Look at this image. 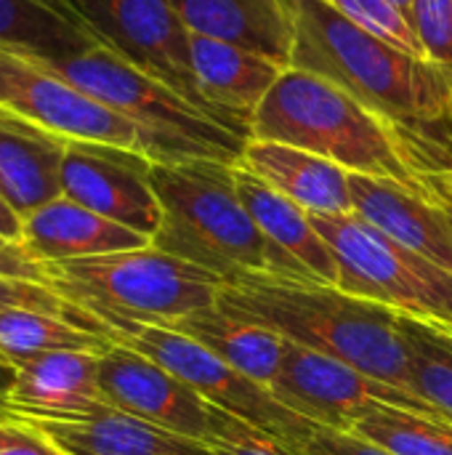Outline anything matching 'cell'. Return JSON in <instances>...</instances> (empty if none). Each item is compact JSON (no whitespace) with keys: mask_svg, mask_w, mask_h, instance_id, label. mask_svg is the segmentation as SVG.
Listing matches in <instances>:
<instances>
[{"mask_svg":"<svg viewBox=\"0 0 452 455\" xmlns=\"http://www.w3.org/2000/svg\"><path fill=\"white\" fill-rule=\"evenodd\" d=\"M48 285L99 323L125 320L173 328L216 307L226 285L218 275L155 245L48 264Z\"/></svg>","mask_w":452,"mask_h":455,"instance_id":"5b68a950","label":"cell"},{"mask_svg":"<svg viewBox=\"0 0 452 455\" xmlns=\"http://www.w3.org/2000/svg\"><path fill=\"white\" fill-rule=\"evenodd\" d=\"M205 445L213 455H306L218 408L213 411V427Z\"/></svg>","mask_w":452,"mask_h":455,"instance_id":"f1b7e54d","label":"cell"},{"mask_svg":"<svg viewBox=\"0 0 452 455\" xmlns=\"http://www.w3.org/2000/svg\"><path fill=\"white\" fill-rule=\"evenodd\" d=\"M234 184L242 205L269 245V275L338 285L336 256L301 205L264 184L242 165H234Z\"/></svg>","mask_w":452,"mask_h":455,"instance_id":"5bb4252c","label":"cell"},{"mask_svg":"<svg viewBox=\"0 0 452 455\" xmlns=\"http://www.w3.org/2000/svg\"><path fill=\"white\" fill-rule=\"evenodd\" d=\"M397 325L410 355L413 392L452 421V331L408 315H397Z\"/></svg>","mask_w":452,"mask_h":455,"instance_id":"484cf974","label":"cell"},{"mask_svg":"<svg viewBox=\"0 0 452 455\" xmlns=\"http://www.w3.org/2000/svg\"><path fill=\"white\" fill-rule=\"evenodd\" d=\"M0 275L48 285V272H45V267L37 264L19 243L3 240V237H0Z\"/></svg>","mask_w":452,"mask_h":455,"instance_id":"836d02e7","label":"cell"},{"mask_svg":"<svg viewBox=\"0 0 452 455\" xmlns=\"http://www.w3.org/2000/svg\"><path fill=\"white\" fill-rule=\"evenodd\" d=\"M192 69L208 112L229 131L250 139V123L285 64L226 40L192 35Z\"/></svg>","mask_w":452,"mask_h":455,"instance_id":"9a60e30c","label":"cell"},{"mask_svg":"<svg viewBox=\"0 0 452 455\" xmlns=\"http://www.w3.org/2000/svg\"><path fill=\"white\" fill-rule=\"evenodd\" d=\"M325 3H330V0H325Z\"/></svg>","mask_w":452,"mask_h":455,"instance_id":"ab89813d","label":"cell"},{"mask_svg":"<svg viewBox=\"0 0 452 455\" xmlns=\"http://www.w3.org/2000/svg\"><path fill=\"white\" fill-rule=\"evenodd\" d=\"M306 455H394L376 443H368L349 432H336L325 427H314L309 443L304 445Z\"/></svg>","mask_w":452,"mask_h":455,"instance_id":"1f68e13d","label":"cell"},{"mask_svg":"<svg viewBox=\"0 0 452 455\" xmlns=\"http://www.w3.org/2000/svg\"><path fill=\"white\" fill-rule=\"evenodd\" d=\"M250 139L282 141L349 173L392 179L413 192L437 195L394 125L341 85L298 67H288L266 93L253 115Z\"/></svg>","mask_w":452,"mask_h":455,"instance_id":"3957f363","label":"cell"},{"mask_svg":"<svg viewBox=\"0 0 452 455\" xmlns=\"http://www.w3.org/2000/svg\"><path fill=\"white\" fill-rule=\"evenodd\" d=\"M349 435L394 455H452V424L394 405H381L360 419Z\"/></svg>","mask_w":452,"mask_h":455,"instance_id":"4316f807","label":"cell"},{"mask_svg":"<svg viewBox=\"0 0 452 455\" xmlns=\"http://www.w3.org/2000/svg\"><path fill=\"white\" fill-rule=\"evenodd\" d=\"M109 408L99 389V355L51 352L13 365L0 411L32 419L88 416Z\"/></svg>","mask_w":452,"mask_h":455,"instance_id":"ac0fdd59","label":"cell"},{"mask_svg":"<svg viewBox=\"0 0 452 455\" xmlns=\"http://www.w3.org/2000/svg\"><path fill=\"white\" fill-rule=\"evenodd\" d=\"M67 139L0 107V195L24 219L61 197Z\"/></svg>","mask_w":452,"mask_h":455,"instance_id":"44dd1931","label":"cell"},{"mask_svg":"<svg viewBox=\"0 0 452 455\" xmlns=\"http://www.w3.org/2000/svg\"><path fill=\"white\" fill-rule=\"evenodd\" d=\"M0 45L61 64L107 43L72 0H0Z\"/></svg>","mask_w":452,"mask_h":455,"instance_id":"603a6c76","label":"cell"},{"mask_svg":"<svg viewBox=\"0 0 452 455\" xmlns=\"http://www.w3.org/2000/svg\"><path fill=\"white\" fill-rule=\"evenodd\" d=\"M11 381H13V365L0 355V397L8 392V387H11Z\"/></svg>","mask_w":452,"mask_h":455,"instance_id":"d590c367","label":"cell"},{"mask_svg":"<svg viewBox=\"0 0 452 455\" xmlns=\"http://www.w3.org/2000/svg\"><path fill=\"white\" fill-rule=\"evenodd\" d=\"M51 67L117 115L128 117L141 131L152 163L221 160L237 165L242 157L248 139L202 115L109 45H93Z\"/></svg>","mask_w":452,"mask_h":455,"instance_id":"8992f818","label":"cell"},{"mask_svg":"<svg viewBox=\"0 0 452 455\" xmlns=\"http://www.w3.org/2000/svg\"><path fill=\"white\" fill-rule=\"evenodd\" d=\"M269 392L288 411L298 413L301 419L317 427L336 429V432H352V427L360 419H365L370 411L381 405H394L440 421H450L421 395L370 379L362 371L330 355L290 341L280 373L272 381Z\"/></svg>","mask_w":452,"mask_h":455,"instance_id":"9c48e42d","label":"cell"},{"mask_svg":"<svg viewBox=\"0 0 452 455\" xmlns=\"http://www.w3.org/2000/svg\"><path fill=\"white\" fill-rule=\"evenodd\" d=\"M338 264V288L452 331V272L394 243L357 213H309Z\"/></svg>","mask_w":452,"mask_h":455,"instance_id":"52a82bcc","label":"cell"},{"mask_svg":"<svg viewBox=\"0 0 452 455\" xmlns=\"http://www.w3.org/2000/svg\"><path fill=\"white\" fill-rule=\"evenodd\" d=\"M5 309L43 312V315H53V317L72 320V323H77V325H83V328L99 331L91 315H85L83 309H77L75 304H69L67 299H61L51 285L0 275V312H5ZM99 333H101V331H99Z\"/></svg>","mask_w":452,"mask_h":455,"instance_id":"f546056e","label":"cell"},{"mask_svg":"<svg viewBox=\"0 0 452 455\" xmlns=\"http://www.w3.org/2000/svg\"><path fill=\"white\" fill-rule=\"evenodd\" d=\"M442 179H452V173H448V176H442ZM434 181H437V179H434Z\"/></svg>","mask_w":452,"mask_h":455,"instance_id":"f35d334b","label":"cell"},{"mask_svg":"<svg viewBox=\"0 0 452 455\" xmlns=\"http://www.w3.org/2000/svg\"><path fill=\"white\" fill-rule=\"evenodd\" d=\"M21 229H24V219L0 195V237L21 245Z\"/></svg>","mask_w":452,"mask_h":455,"instance_id":"e575fe53","label":"cell"},{"mask_svg":"<svg viewBox=\"0 0 452 455\" xmlns=\"http://www.w3.org/2000/svg\"><path fill=\"white\" fill-rule=\"evenodd\" d=\"M237 165L301 205L306 213H352L349 171L314 152L282 141L248 139Z\"/></svg>","mask_w":452,"mask_h":455,"instance_id":"ffe728a7","label":"cell"},{"mask_svg":"<svg viewBox=\"0 0 452 455\" xmlns=\"http://www.w3.org/2000/svg\"><path fill=\"white\" fill-rule=\"evenodd\" d=\"M192 35L234 43L290 67V0H168Z\"/></svg>","mask_w":452,"mask_h":455,"instance_id":"7402d4cb","label":"cell"},{"mask_svg":"<svg viewBox=\"0 0 452 455\" xmlns=\"http://www.w3.org/2000/svg\"><path fill=\"white\" fill-rule=\"evenodd\" d=\"M352 213L452 272V221L440 197L413 192L392 179L349 173Z\"/></svg>","mask_w":452,"mask_h":455,"instance_id":"2e32d148","label":"cell"},{"mask_svg":"<svg viewBox=\"0 0 452 455\" xmlns=\"http://www.w3.org/2000/svg\"><path fill=\"white\" fill-rule=\"evenodd\" d=\"M61 195L149 240L163 224V205L152 189V160L136 149L67 141Z\"/></svg>","mask_w":452,"mask_h":455,"instance_id":"7c38bea8","label":"cell"},{"mask_svg":"<svg viewBox=\"0 0 452 455\" xmlns=\"http://www.w3.org/2000/svg\"><path fill=\"white\" fill-rule=\"evenodd\" d=\"M99 389L115 411L192 440L205 443L210 435L216 408L189 384L128 347L112 344L99 355Z\"/></svg>","mask_w":452,"mask_h":455,"instance_id":"4fadbf2b","label":"cell"},{"mask_svg":"<svg viewBox=\"0 0 452 455\" xmlns=\"http://www.w3.org/2000/svg\"><path fill=\"white\" fill-rule=\"evenodd\" d=\"M112 341L91 328H83L72 320L29 312V309H5L0 312V355L16 365L51 352H88L101 355Z\"/></svg>","mask_w":452,"mask_h":455,"instance_id":"d4e9b609","label":"cell"},{"mask_svg":"<svg viewBox=\"0 0 452 455\" xmlns=\"http://www.w3.org/2000/svg\"><path fill=\"white\" fill-rule=\"evenodd\" d=\"M0 107L67 139L125 147L147 155L141 131L75 83L45 59L0 45Z\"/></svg>","mask_w":452,"mask_h":455,"instance_id":"30bf717a","label":"cell"},{"mask_svg":"<svg viewBox=\"0 0 452 455\" xmlns=\"http://www.w3.org/2000/svg\"><path fill=\"white\" fill-rule=\"evenodd\" d=\"M330 5L338 13H344L352 24L389 43L392 48L410 53L416 59H429L410 16L402 8H397L392 0H330Z\"/></svg>","mask_w":452,"mask_h":455,"instance_id":"83f0119b","label":"cell"},{"mask_svg":"<svg viewBox=\"0 0 452 455\" xmlns=\"http://www.w3.org/2000/svg\"><path fill=\"white\" fill-rule=\"evenodd\" d=\"M290 67L341 85L394 125L426 179L452 173V75L368 35L325 0H290Z\"/></svg>","mask_w":452,"mask_h":455,"instance_id":"6da1fadb","label":"cell"},{"mask_svg":"<svg viewBox=\"0 0 452 455\" xmlns=\"http://www.w3.org/2000/svg\"><path fill=\"white\" fill-rule=\"evenodd\" d=\"M147 245H152L149 237L104 219L64 195L24 216L21 229V248L43 267Z\"/></svg>","mask_w":452,"mask_h":455,"instance_id":"d6986e66","label":"cell"},{"mask_svg":"<svg viewBox=\"0 0 452 455\" xmlns=\"http://www.w3.org/2000/svg\"><path fill=\"white\" fill-rule=\"evenodd\" d=\"M152 189L163 205L155 248L224 283L248 272L269 275V245L237 195L234 165L221 160L152 163Z\"/></svg>","mask_w":452,"mask_h":455,"instance_id":"277c9868","label":"cell"},{"mask_svg":"<svg viewBox=\"0 0 452 455\" xmlns=\"http://www.w3.org/2000/svg\"><path fill=\"white\" fill-rule=\"evenodd\" d=\"M0 455H64L16 419L0 413Z\"/></svg>","mask_w":452,"mask_h":455,"instance_id":"d6a6232c","label":"cell"},{"mask_svg":"<svg viewBox=\"0 0 452 455\" xmlns=\"http://www.w3.org/2000/svg\"><path fill=\"white\" fill-rule=\"evenodd\" d=\"M392 3H394L397 8H402V11L410 16V8H413V3H416V0H392Z\"/></svg>","mask_w":452,"mask_h":455,"instance_id":"74e56055","label":"cell"},{"mask_svg":"<svg viewBox=\"0 0 452 455\" xmlns=\"http://www.w3.org/2000/svg\"><path fill=\"white\" fill-rule=\"evenodd\" d=\"M216 304L261 323L290 344L330 355L370 379L410 389V355L397 312L349 296L338 285L248 272L218 291Z\"/></svg>","mask_w":452,"mask_h":455,"instance_id":"7a4b0ae2","label":"cell"},{"mask_svg":"<svg viewBox=\"0 0 452 455\" xmlns=\"http://www.w3.org/2000/svg\"><path fill=\"white\" fill-rule=\"evenodd\" d=\"M410 21L429 59L452 75V0H416Z\"/></svg>","mask_w":452,"mask_h":455,"instance_id":"4dcf8cb0","label":"cell"},{"mask_svg":"<svg viewBox=\"0 0 452 455\" xmlns=\"http://www.w3.org/2000/svg\"><path fill=\"white\" fill-rule=\"evenodd\" d=\"M99 331L112 344L128 347L149 357L152 363H157L160 368L189 384L213 408L264 429L266 435L288 443L296 451H304V445L309 443L317 427L301 419L298 413L288 411L282 403H277L266 387L229 368L210 349H205L200 341L189 339L176 328L112 320V323H99Z\"/></svg>","mask_w":452,"mask_h":455,"instance_id":"ba28073f","label":"cell"},{"mask_svg":"<svg viewBox=\"0 0 452 455\" xmlns=\"http://www.w3.org/2000/svg\"><path fill=\"white\" fill-rule=\"evenodd\" d=\"M173 328L200 341L229 368L240 371L242 376L253 379L256 384L266 389L277 379L280 365L285 360V349H288V339H282L272 328L253 323L248 317L232 315L221 309L218 304L184 317Z\"/></svg>","mask_w":452,"mask_h":455,"instance_id":"cb8c5ba5","label":"cell"},{"mask_svg":"<svg viewBox=\"0 0 452 455\" xmlns=\"http://www.w3.org/2000/svg\"><path fill=\"white\" fill-rule=\"evenodd\" d=\"M11 419L32 429L64 455H213L202 440L168 432L115 408L67 419Z\"/></svg>","mask_w":452,"mask_h":455,"instance_id":"e0dca14e","label":"cell"},{"mask_svg":"<svg viewBox=\"0 0 452 455\" xmlns=\"http://www.w3.org/2000/svg\"><path fill=\"white\" fill-rule=\"evenodd\" d=\"M434 189L440 192V197H442V203H445V208H448V216H450V221H452V192L450 189H442V187H437V184H434Z\"/></svg>","mask_w":452,"mask_h":455,"instance_id":"8d00e7d4","label":"cell"},{"mask_svg":"<svg viewBox=\"0 0 452 455\" xmlns=\"http://www.w3.org/2000/svg\"><path fill=\"white\" fill-rule=\"evenodd\" d=\"M99 37L125 61L160 80L202 115L216 120L197 88L189 40L168 0H72ZM218 123V120H216Z\"/></svg>","mask_w":452,"mask_h":455,"instance_id":"8fae6325","label":"cell"}]
</instances>
